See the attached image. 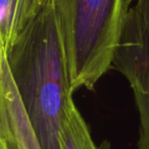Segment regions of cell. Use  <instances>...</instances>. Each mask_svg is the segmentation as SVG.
<instances>
[{"label":"cell","instance_id":"cell-1","mask_svg":"<svg viewBox=\"0 0 149 149\" xmlns=\"http://www.w3.org/2000/svg\"><path fill=\"white\" fill-rule=\"evenodd\" d=\"M42 149H61L60 134L70 89L61 30L51 0L27 23L11 46L0 50Z\"/></svg>","mask_w":149,"mask_h":149},{"label":"cell","instance_id":"cell-2","mask_svg":"<svg viewBox=\"0 0 149 149\" xmlns=\"http://www.w3.org/2000/svg\"><path fill=\"white\" fill-rule=\"evenodd\" d=\"M61 30L72 92L94 90L113 68L134 0H51Z\"/></svg>","mask_w":149,"mask_h":149},{"label":"cell","instance_id":"cell-3","mask_svg":"<svg viewBox=\"0 0 149 149\" xmlns=\"http://www.w3.org/2000/svg\"><path fill=\"white\" fill-rule=\"evenodd\" d=\"M113 68L127 80L139 114L138 149H149V0H134L127 15Z\"/></svg>","mask_w":149,"mask_h":149},{"label":"cell","instance_id":"cell-4","mask_svg":"<svg viewBox=\"0 0 149 149\" xmlns=\"http://www.w3.org/2000/svg\"><path fill=\"white\" fill-rule=\"evenodd\" d=\"M0 149H42L0 51Z\"/></svg>","mask_w":149,"mask_h":149},{"label":"cell","instance_id":"cell-5","mask_svg":"<svg viewBox=\"0 0 149 149\" xmlns=\"http://www.w3.org/2000/svg\"><path fill=\"white\" fill-rule=\"evenodd\" d=\"M61 149H110L107 141L98 146L92 138L91 131L84 116L74 103V97L68 102L60 134Z\"/></svg>","mask_w":149,"mask_h":149},{"label":"cell","instance_id":"cell-6","mask_svg":"<svg viewBox=\"0 0 149 149\" xmlns=\"http://www.w3.org/2000/svg\"><path fill=\"white\" fill-rule=\"evenodd\" d=\"M46 0H30V4H31V7L33 9L34 13H37L41 6L43 5V3L45 2Z\"/></svg>","mask_w":149,"mask_h":149}]
</instances>
